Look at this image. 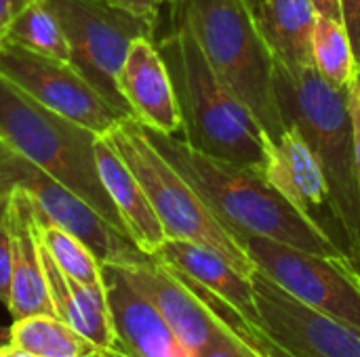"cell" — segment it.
Wrapping results in <instances>:
<instances>
[{
  "label": "cell",
  "mask_w": 360,
  "mask_h": 357,
  "mask_svg": "<svg viewBox=\"0 0 360 357\" xmlns=\"http://www.w3.org/2000/svg\"><path fill=\"white\" fill-rule=\"evenodd\" d=\"M141 128L236 240L243 236H262L314 255L346 259L333 240L308 221L259 173L202 154L175 135L143 124Z\"/></svg>",
  "instance_id": "cell-1"
},
{
  "label": "cell",
  "mask_w": 360,
  "mask_h": 357,
  "mask_svg": "<svg viewBox=\"0 0 360 357\" xmlns=\"http://www.w3.org/2000/svg\"><path fill=\"white\" fill-rule=\"evenodd\" d=\"M169 69L181 114L184 141L194 149L266 175L268 135L215 74L184 23L156 42Z\"/></svg>",
  "instance_id": "cell-2"
},
{
  "label": "cell",
  "mask_w": 360,
  "mask_h": 357,
  "mask_svg": "<svg viewBox=\"0 0 360 357\" xmlns=\"http://www.w3.org/2000/svg\"><path fill=\"white\" fill-rule=\"evenodd\" d=\"M173 23H184L215 74L253 114L268 139L287 133L274 86V57L249 0H171Z\"/></svg>",
  "instance_id": "cell-3"
},
{
  "label": "cell",
  "mask_w": 360,
  "mask_h": 357,
  "mask_svg": "<svg viewBox=\"0 0 360 357\" xmlns=\"http://www.w3.org/2000/svg\"><path fill=\"white\" fill-rule=\"evenodd\" d=\"M274 86L287 128H295L304 137L327 177L344 229L348 261L360 236V183L348 93L327 82L314 65L289 72L276 61Z\"/></svg>",
  "instance_id": "cell-4"
},
{
  "label": "cell",
  "mask_w": 360,
  "mask_h": 357,
  "mask_svg": "<svg viewBox=\"0 0 360 357\" xmlns=\"http://www.w3.org/2000/svg\"><path fill=\"white\" fill-rule=\"evenodd\" d=\"M97 137L82 124L40 105L0 76V139L127 234L99 177L95 158Z\"/></svg>",
  "instance_id": "cell-5"
},
{
  "label": "cell",
  "mask_w": 360,
  "mask_h": 357,
  "mask_svg": "<svg viewBox=\"0 0 360 357\" xmlns=\"http://www.w3.org/2000/svg\"><path fill=\"white\" fill-rule=\"evenodd\" d=\"M143 187L167 238L188 240L219 252L240 274L253 276L255 263L238 240L219 223L186 177L152 145L135 118L120 120L103 135Z\"/></svg>",
  "instance_id": "cell-6"
},
{
  "label": "cell",
  "mask_w": 360,
  "mask_h": 357,
  "mask_svg": "<svg viewBox=\"0 0 360 357\" xmlns=\"http://www.w3.org/2000/svg\"><path fill=\"white\" fill-rule=\"evenodd\" d=\"M57 15L70 65L124 118H133L118 88V74L137 38H154L156 23L110 6L103 0H44Z\"/></svg>",
  "instance_id": "cell-7"
},
{
  "label": "cell",
  "mask_w": 360,
  "mask_h": 357,
  "mask_svg": "<svg viewBox=\"0 0 360 357\" xmlns=\"http://www.w3.org/2000/svg\"><path fill=\"white\" fill-rule=\"evenodd\" d=\"M238 244L255 267L293 299L360 332V290L346 259L314 255L262 236H243Z\"/></svg>",
  "instance_id": "cell-8"
},
{
  "label": "cell",
  "mask_w": 360,
  "mask_h": 357,
  "mask_svg": "<svg viewBox=\"0 0 360 357\" xmlns=\"http://www.w3.org/2000/svg\"><path fill=\"white\" fill-rule=\"evenodd\" d=\"M0 76L40 105L95 135H105L124 120L70 63L42 57L8 40L0 42Z\"/></svg>",
  "instance_id": "cell-9"
},
{
  "label": "cell",
  "mask_w": 360,
  "mask_h": 357,
  "mask_svg": "<svg viewBox=\"0 0 360 357\" xmlns=\"http://www.w3.org/2000/svg\"><path fill=\"white\" fill-rule=\"evenodd\" d=\"M8 179L30 196L38 213L78 238L101 265L127 267L150 259V255L139 250L137 244L114 227L97 208L19 154L15 156Z\"/></svg>",
  "instance_id": "cell-10"
},
{
  "label": "cell",
  "mask_w": 360,
  "mask_h": 357,
  "mask_svg": "<svg viewBox=\"0 0 360 357\" xmlns=\"http://www.w3.org/2000/svg\"><path fill=\"white\" fill-rule=\"evenodd\" d=\"M259 326L295 357H360V332L285 292L266 274L251 276Z\"/></svg>",
  "instance_id": "cell-11"
},
{
  "label": "cell",
  "mask_w": 360,
  "mask_h": 357,
  "mask_svg": "<svg viewBox=\"0 0 360 357\" xmlns=\"http://www.w3.org/2000/svg\"><path fill=\"white\" fill-rule=\"evenodd\" d=\"M266 149V181L276 187V191L285 196L308 221L325 231L346 257V238L327 177L304 137L295 128H287L278 141L268 139Z\"/></svg>",
  "instance_id": "cell-12"
},
{
  "label": "cell",
  "mask_w": 360,
  "mask_h": 357,
  "mask_svg": "<svg viewBox=\"0 0 360 357\" xmlns=\"http://www.w3.org/2000/svg\"><path fill=\"white\" fill-rule=\"evenodd\" d=\"M118 269L129 284L156 307L171 330L192 351H202L230 328L228 322H224L171 267L156 257Z\"/></svg>",
  "instance_id": "cell-13"
},
{
  "label": "cell",
  "mask_w": 360,
  "mask_h": 357,
  "mask_svg": "<svg viewBox=\"0 0 360 357\" xmlns=\"http://www.w3.org/2000/svg\"><path fill=\"white\" fill-rule=\"evenodd\" d=\"M101 274L114 332L112 349L127 357H198L116 265H101Z\"/></svg>",
  "instance_id": "cell-14"
},
{
  "label": "cell",
  "mask_w": 360,
  "mask_h": 357,
  "mask_svg": "<svg viewBox=\"0 0 360 357\" xmlns=\"http://www.w3.org/2000/svg\"><path fill=\"white\" fill-rule=\"evenodd\" d=\"M118 88L137 122L169 135L181 130L173 82L154 38L133 40L118 74Z\"/></svg>",
  "instance_id": "cell-15"
},
{
  "label": "cell",
  "mask_w": 360,
  "mask_h": 357,
  "mask_svg": "<svg viewBox=\"0 0 360 357\" xmlns=\"http://www.w3.org/2000/svg\"><path fill=\"white\" fill-rule=\"evenodd\" d=\"M11 240H13V265H11V297L8 314L13 320L27 316L51 314L55 316L49 295L40 240L34 221V206L27 194L13 185L11 194Z\"/></svg>",
  "instance_id": "cell-16"
},
{
  "label": "cell",
  "mask_w": 360,
  "mask_h": 357,
  "mask_svg": "<svg viewBox=\"0 0 360 357\" xmlns=\"http://www.w3.org/2000/svg\"><path fill=\"white\" fill-rule=\"evenodd\" d=\"M154 257L179 276L219 297L245 322L259 326V311L251 278L240 274L219 252L188 240L167 238Z\"/></svg>",
  "instance_id": "cell-17"
},
{
  "label": "cell",
  "mask_w": 360,
  "mask_h": 357,
  "mask_svg": "<svg viewBox=\"0 0 360 357\" xmlns=\"http://www.w3.org/2000/svg\"><path fill=\"white\" fill-rule=\"evenodd\" d=\"M95 158L101 183L114 202L129 238L137 244L139 250L154 257L165 244L167 234L143 187L103 135H99L95 141Z\"/></svg>",
  "instance_id": "cell-18"
},
{
  "label": "cell",
  "mask_w": 360,
  "mask_h": 357,
  "mask_svg": "<svg viewBox=\"0 0 360 357\" xmlns=\"http://www.w3.org/2000/svg\"><path fill=\"white\" fill-rule=\"evenodd\" d=\"M251 11L276 63L289 72L314 65L312 36L319 13L312 0H257Z\"/></svg>",
  "instance_id": "cell-19"
},
{
  "label": "cell",
  "mask_w": 360,
  "mask_h": 357,
  "mask_svg": "<svg viewBox=\"0 0 360 357\" xmlns=\"http://www.w3.org/2000/svg\"><path fill=\"white\" fill-rule=\"evenodd\" d=\"M40 240V238H38ZM42 267L53 301L55 316L68 322L76 332L89 339L99 351L112 349L114 332L105 299V286H89L65 276L40 242Z\"/></svg>",
  "instance_id": "cell-20"
},
{
  "label": "cell",
  "mask_w": 360,
  "mask_h": 357,
  "mask_svg": "<svg viewBox=\"0 0 360 357\" xmlns=\"http://www.w3.org/2000/svg\"><path fill=\"white\" fill-rule=\"evenodd\" d=\"M11 345L36 357H93L99 349L68 322L51 314L13 320Z\"/></svg>",
  "instance_id": "cell-21"
},
{
  "label": "cell",
  "mask_w": 360,
  "mask_h": 357,
  "mask_svg": "<svg viewBox=\"0 0 360 357\" xmlns=\"http://www.w3.org/2000/svg\"><path fill=\"white\" fill-rule=\"evenodd\" d=\"M4 40L15 42L32 53L70 63V46L63 27L44 0H32L11 21Z\"/></svg>",
  "instance_id": "cell-22"
},
{
  "label": "cell",
  "mask_w": 360,
  "mask_h": 357,
  "mask_svg": "<svg viewBox=\"0 0 360 357\" xmlns=\"http://www.w3.org/2000/svg\"><path fill=\"white\" fill-rule=\"evenodd\" d=\"M312 57L316 72L338 88H348L359 78V63L344 21L319 15L312 36Z\"/></svg>",
  "instance_id": "cell-23"
},
{
  "label": "cell",
  "mask_w": 360,
  "mask_h": 357,
  "mask_svg": "<svg viewBox=\"0 0 360 357\" xmlns=\"http://www.w3.org/2000/svg\"><path fill=\"white\" fill-rule=\"evenodd\" d=\"M30 198V196H27ZM34 206V204H32ZM34 221H36V231L42 242V246L49 250L53 261L59 265V269L89 286H101L103 284V274H101V263L95 259V255L72 234L49 221L42 213L34 208Z\"/></svg>",
  "instance_id": "cell-24"
},
{
  "label": "cell",
  "mask_w": 360,
  "mask_h": 357,
  "mask_svg": "<svg viewBox=\"0 0 360 357\" xmlns=\"http://www.w3.org/2000/svg\"><path fill=\"white\" fill-rule=\"evenodd\" d=\"M202 299L207 301V305H209L224 322H228L243 339H247V341H249V343H251V345H253L264 357H295L293 353H289L287 349H283L274 339H270L262 326H255V324L245 322V320H243L228 303H224L219 297H213L211 292H209V297H207V292H205Z\"/></svg>",
  "instance_id": "cell-25"
},
{
  "label": "cell",
  "mask_w": 360,
  "mask_h": 357,
  "mask_svg": "<svg viewBox=\"0 0 360 357\" xmlns=\"http://www.w3.org/2000/svg\"><path fill=\"white\" fill-rule=\"evenodd\" d=\"M11 194L13 183L0 187V303L6 307L11 297V265H13V240H11Z\"/></svg>",
  "instance_id": "cell-26"
},
{
  "label": "cell",
  "mask_w": 360,
  "mask_h": 357,
  "mask_svg": "<svg viewBox=\"0 0 360 357\" xmlns=\"http://www.w3.org/2000/svg\"><path fill=\"white\" fill-rule=\"evenodd\" d=\"M230 326V324H228ZM198 357H264L247 339H243L232 326L219 335L211 345H207Z\"/></svg>",
  "instance_id": "cell-27"
},
{
  "label": "cell",
  "mask_w": 360,
  "mask_h": 357,
  "mask_svg": "<svg viewBox=\"0 0 360 357\" xmlns=\"http://www.w3.org/2000/svg\"><path fill=\"white\" fill-rule=\"evenodd\" d=\"M342 2V15H344V25L348 29L352 50L356 57L360 69V0H340Z\"/></svg>",
  "instance_id": "cell-28"
},
{
  "label": "cell",
  "mask_w": 360,
  "mask_h": 357,
  "mask_svg": "<svg viewBox=\"0 0 360 357\" xmlns=\"http://www.w3.org/2000/svg\"><path fill=\"white\" fill-rule=\"evenodd\" d=\"M103 2H108L110 6L122 8L127 13H133L137 17H143L152 23L158 21V6H160L158 0H103Z\"/></svg>",
  "instance_id": "cell-29"
},
{
  "label": "cell",
  "mask_w": 360,
  "mask_h": 357,
  "mask_svg": "<svg viewBox=\"0 0 360 357\" xmlns=\"http://www.w3.org/2000/svg\"><path fill=\"white\" fill-rule=\"evenodd\" d=\"M32 0H0V42L6 36V29L11 25V21L17 17V13L27 6Z\"/></svg>",
  "instance_id": "cell-30"
},
{
  "label": "cell",
  "mask_w": 360,
  "mask_h": 357,
  "mask_svg": "<svg viewBox=\"0 0 360 357\" xmlns=\"http://www.w3.org/2000/svg\"><path fill=\"white\" fill-rule=\"evenodd\" d=\"M316 13L321 17H331V19H338V21H344V15H342V2L340 0H312Z\"/></svg>",
  "instance_id": "cell-31"
},
{
  "label": "cell",
  "mask_w": 360,
  "mask_h": 357,
  "mask_svg": "<svg viewBox=\"0 0 360 357\" xmlns=\"http://www.w3.org/2000/svg\"><path fill=\"white\" fill-rule=\"evenodd\" d=\"M346 93H348V107H350L352 122L360 124V74L352 84H348Z\"/></svg>",
  "instance_id": "cell-32"
},
{
  "label": "cell",
  "mask_w": 360,
  "mask_h": 357,
  "mask_svg": "<svg viewBox=\"0 0 360 357\" xmlns=\"http://www.w3.org/2000/svg\"><path fill=\"white\" fill-rule=\"evenodd\" d=\"M15 151L0 139V181H11L8 175H11V166L15 162Z\"/></svg>",
  "instance_id": "cell-33"
},
{
  "label": "cell",
  "mask_w": 360,
  "mask_h": 357,
  "mask_svg": "<svg viewBox=\"0 0 360 357\" xmlns=\"http://www.w3.org/2000/svg\"><path fill=\"white\" fill-rule=\"evenodd\" d=\"M0 357H36L32 356V353H27V351H23V349H19V347H15V345H4V347H0Z\"/></svg>",
  "instance_id": "cell-34"
},
{
  "label": "cell",
  "mask_w": 360,
  "mask_h": 357,
  "mask_svg": "<svg viewBox=\"0 0 360 357\" xmlns=\"http://www.w3.org/2000/svg\"><path fill=\"white\" fill-rule=\"evenodd\" d=\"M348 263H350V267H352V269H354V271L360 276V236H359V242H356V248H354V252L350 255Z\"/></svg>",
  "instance_id": "cell-35"
},
{
  "label": "cell",
  "mask_w": 360,
  "mask_h": 357,
  "mask_svg": "<svg viewBox=\"0 0 360 357\" xmlns=\"http://www.w3.org/2000/svg\"><path fill=\"white\" fill-rule=\"evenodd\" d=\"M8 343H11V328L0 326V347H4V345H8Z\"/></svg>",
  "instance_id": "cell-36"
},
{
  "label": "cell",
  "mask_w": 360,
  "mask_h": 357,
  "mask_svg": "<svg viewBox=\"0 0 360 357\" xmlns=\"http://www.w3.org/2000/svg\"><path fill=\"white\" fill-rule=\"evenodd\" d=\"M93 357H127L122 356L120 351H116V349H103V351H97Z\"/></svg>",
  "instance_id": "cell-37"
},
{
  "label": "cell",
  "mask_w": 360,
  "mask_h": 357,
  "mask_svg": "<svg viewBox=\"0 0 360 357\" xmlns=\"http://www.w3.org/2000/svg\"><path fill=\"white\" fill-rule=\"evenodd\" d=\"M346 263H348V261H346ZM348 269H350V276H352L354 284L359 286V290H360V276H359V274H356V271H354V269H352V267H350V263H348Z\"/></svg>",
  "instance_id": "cell-38"
},
{
  "label": "cell",
  "mask_w": 360,
  "mask_h": 357,
  "mask_svg": "<svg viewBox=\"0 0 360 357\" xmlns=\"http://www.w3.org/2000/svg\"><path fill=\"white\" fill-rule=\"evenodd\" d=\"M158 2L162 4V2H171V0H158ZM253 2H257V0H249V4H253Z\"/></svg>",
  "instance_id": "cell-39"
},
{
  "label": "cell",
  "mask_w": 360,
  "mask_h": 357,
  "mask_svg": "<svg viewBox=\"0 0 360 357\" xmlns=\"http://www.w3.org/2000/svg\"><path fill=\"white\" fill-rule=\"evenodd\" d=\"M4 183H11V181H0V187H2V185H4Z\"/></svg>",
  "instance_id": "cell-40"
}]
</instances>
